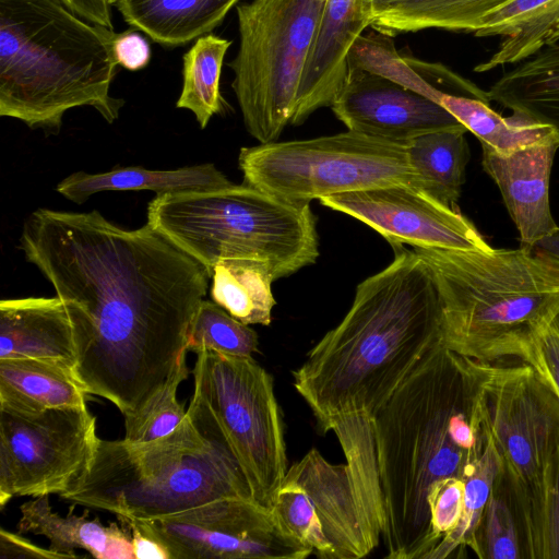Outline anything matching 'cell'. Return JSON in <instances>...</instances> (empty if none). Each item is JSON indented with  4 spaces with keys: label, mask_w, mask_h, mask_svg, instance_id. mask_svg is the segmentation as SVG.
I'll list each match as a JSON object with an SVG mask.
<instances>
[{
    "label": "cell",
    "mask_w": 559,
    "mask_h": 559,
    "mask_svg": "<svg viewBox=\"0 0 559 559\" xmlns=\"http://www.w3.org/2000/svg\"><path fill=\"white\" fill-rule=\"evenodd\" d=\"M19 249L66 306L87 394L136 412L186 359L211 272L147 222L126 229L96 210L37 209Z\"/></svg>",
    "instance_id": "1"
},
{
    "label": "cell",
    "mask_w": 559,
    "mask_h": 559,
    "mask_svg": "<svg viewBox=\"0 0 559 559\" xmlns=\"http://www.w3.org/2000/svg\"><path fill=\"white\" fill-rule=\"evenodd\" d=\"M389 559H428L433 485L473 473L489 440L480 361L432 346L373 417Z\"/></svg>",
    "instance_id": "2"
},
{
    "label": "cell",
    "mask_w": 559,
    "mask_h": 559,
    "mask_svg": "<svg viewBox=\"0 0 559 559\" xmlns=\"http://www.w3.org/2000/svg\"><path fill=\"white\" fill-rule=\"evenodd\" d=\"M362 281L343 320L293 372L318 429L347 415L374 417L423 356L441 340L442 311L431 269L414 249Z\"/></svg>",
    "instance_id": "3"
},
{
    "label": "cell",
    "mask_w": 559,
    "mask_h": 559,
    "mask_svg": "<svg viewBox=\"0 0 559 559\" xmlns=\"http://www.w3.org/2000/svg\"><path fill=\"white\" fill-rule=\"evenodd\" d=\"M116 34L61 0H0V116L52 135L76 107L114 123L124 105L110 94Z\"/></svg>",
    "instance_id": "4"
},
{
    "label": "cell",
    "mask_w": 559,
    "mask_h": 559,
    "mask_svg": "<svg viewBox=\"0 0 559 559\" xmlns=\"http://www.w3.org/2000/svg\"><path fill=\"white\" fill-rule=\"evenodd\" d=\"M414 250L439 292L440 343L456 354L521 360L559 309V262L532 249Z\"/></svg>",
    "instance_id": "5"
},
{
    "label": "cell",
    "mask_w": 559,
    "mask_h": 559,
    "mask_svg": "<svg viewBox=\"0 0 559 559\" xmlns=\"http://www.w3.org/2000/svg\"><path fill=\"white\" fill-rule=\"evenodd\" d=\"M59 496L135 520H155L224 498L253 499L225 439L200 431L187 415L173 432L154 441L99 439L88 468Z\"/></svg>",
    "instance_id": "6"
},
{
    "label": "cell",
    "mask_w": 559,
    "mask_h": 559,
    "mask_svg": "<svg viewBox=\"0 0 559 559\" xmlns=\"http://www.w3.org/2000/svg\"><path fill=\"white\" fill-rule=\"evenodd\" d=\"M147 223L213 274L225 259L264 261L273 280L319 257L317 218L309 204L282 200L246 183L156 195Z\"/></svg>",
    "instance_id": "7"
},
{
    "label": "cell",
    "mask_w": 559,
    "mask_h": 559,
    "mask_svg": "<svg viewBox=\"0 0 559 559\" xmlns=\"http://www.w3.org/2000/svg\"><path fill=\"white\" fill-rule=\"evenodd\" d=\"M336 435L345 464L311 449L290 466L270 510L290 535L322 559H359L378 545L384 528L373 418L338 419Z\"/></svg>",
    "instance_id": "8"
},
{
    "label": "cell",
    "mask_w": 559,
    "mask_h": 559,
    "mask_svg": "<svg viewBox=\"0 0 559 559\" xmlns=\"http://www.w3.org/2000/svg\"><path fill=\"white\" fill-rule=\"evenodd\" d=\"M325 0H251L236 7L239 46L228 63L247 131L275 142L292 124Z\"/></svg>",
    "instance_id": "9"
},
{
    "label": "cell",
    "mask_w": 559,
    "mask_h": 559,
    "mask_svg": "<svg viewBox=\"0 0 559 559\" xmlns=\"http://www.w3.org/2000/svg\"><path fill=\"white\" fill-rule=\"evenodd\" d=\"M187 416L205 433L225 439L253 499L269 508L287 472L281 409L272 376L252 357L197 353Z\"/></svg>",
    "instance_id": "10"
},
{
    "label": "cell",
    "mask_w": 559,
    "mask_h": 559,
    "mask_svg": "<svg viewBox=\"0 0 559 559\" xmlns=\"http://www.w3.org/2000/svg\"><path fill=\"white\" fill-rule=\"evenodd\" d=\"M238 165L243 183L296 204L391 186L420 189L407 144L350 130L242 147Z\"/></svg>",
    "instance_id": "11"
},
{
    "label": "cell",
    "mask_w": 559,
    "mask_h": 559,
    "mask_svg": "<svg viewBox=\"0 0 559 559\" xmlns=\"http://www.w3.org/2000/svg\"><path fill=\"white\" fill-rule=\"evenodd\" d=\"M99 438L87 405L26 412L0 405V504L14 496L68 491L88 468Z\"/></svg>",
    "instance_id": "12"
},
{
    "label": "cell",
    "mask_w": 559,
    "mask_h": 559,
    "mask_svg": "<svg viewBox=\"0 0 559 559\" xmlns=\"http://www.w3.org/2000/svg\"><path fill=\"white\" fill-rule=\"evenodd\" d=\"M485 420L514 492L535 483L559 447V397L527 362H481Z\"/></svg>",
    "instance_id": "13"
},
{
    "label": "cell",
    "mask_w": 559,
    "mask_h": 559,
    "mask_svg": "<svg viewBox=\"0 0 559 559\" xmlns=\"http://www.w3.org/2000/svg\"><path fill=\"white\" fill-rule=\"evenodd\" d=\"M135 521L167 548L170 559H304L312 554L253 499L224 498Z\"/></svg>",
    "instance_id": "14"
},
{
    "label": "cell",
    "mask_w": 559,
    "mask_h": 559,
    "mask_svg": "<svg viewBox=\"0 0 559 559\" xmlns=\"http://www.w3.org/2000/svg\"><path fill=\"white\" fill-rule=\"evenodd\" d=\"M322 205L357 218L392 248L491 250L475 225L455 206L424 190L391 186L344 192L320 199Z\"/></svg>",
    "instance_id": "15"
},
{
    "label": "cell",
    "mask_w": 559,
    "mask_h": 559,
    "mask_svg": "<svg viewBox=\"0 0 559 559\" xmlns=\"http://www.w3.org/2000/svg\"><path fill=\"white\" fill-rule=\"evenodd\" d=\"M331 108L347 130L395 143L407 144L431 132L467 131L439 103L352 64Z\"/></svg>",
    "instance_id": "16"
},
{
    "label": "cell",
    "mask_w": 559,
    "mask_h": 559,
    "mask_svg": "<svg viewBox=\"0 0 559 559\" xmlns=\"http://www.w3.org/2000/svg\"><path fill=\"white\" fill-rule=\"evenodd\" d=\"M481 146V165L499 188L523 248L559 230L554 219L549 185L559 142L555 133L522 147L500 152Z\"/></svg>",
    "instance_id": "17"
},
{
    "label": "cell",
    "mask_w": 559,
    "mask_h": 559,
    "mask_svg": "<svg viewBox=\"0 0 559 559\" xmlns=\"http://www.w3.org/2000/svg\"><path fill=\"white\" fill-rule=\"evenodd\" d=\"M368 26L366 0H325L301 76L293 126L332 106L347 74L349 51Z\"/></svg>",
    "instance_id": "18"
},
{
    "label": "cell",
    "mask_w": 559,
    "mask_h": 559,
    "mask_svg": "<svg viewBox=\"0 0 559 559\" xmlns=\"http://www.w3.org/2000/svg\"><path fill=\"white\" fill-rule=\"evenodd\" d=\"M34 358L74 370L72 324L58 297H26L0 301V359Z\"/></svg>",
    "instance_id": "19"
},
{
    "label": "cell",
    "mask_w": 559,
    "mask_h": 559,
    "mask_svg": "<svg viewBox=\"0 0 559 559\" xmlns=\"http://www.w3.org/2000/svg\"><path fill=\"white\" fill-rule=\"evenodd\" d=\"M17 531L41 535L49 540V549L79 558L74 549H84L97 559H134L129 533L116 523L103 525L86 514L61 516L52 511L48 496L36 497L21 508Z\"/></svg>",
    "instance_id": "20"
},
{
    "label": "cell",
    "mask_w": 559,
    "mask_h": 559,
    "mask_svg": "<svg viewBox=\"0 0 559 559\" xmlns=\"http://www.w3.org/2000/svg\"><path fill=\"white\" fill-rule=\"evenodd\" d=\"M477 37L501 36L496 52L476 72L520 63L559 41V0H510L486 14Z\"/></svg>",
    "instance_id": "21"
},
{
    "label": "cell",
    "mask_w": 559,
    "mask_h": 559,
    "mask_svg": "<svg viewBox=\"0 0 559 559\" xmlns=\"http://www.w3.org/2000/svg\"><path fill=\"white\" fill-rule=\"evenodd\" d=\"M212 163L157 170L142 166L116 167L105 173L75 171L56 187L67 200L82 204L102 191L151 190L156 195L168 192L212 190L231 185Z\"/></svg>",
    "instance_id": "22"
},
{
    "label": "cell",
    "mask_w": 559,
    "mask_h": 559,
    "mask_svg": "<svg viewBox=\"0 0 559 559\" xmlns=\"http://www.w3.org/2000/svg\"><path fill=\"white\" fill-rule=\"evenodd\" d=\"M487 96L513 116L550 128L559 142V41L506 72Z\"/></svg>",
    "instance_id": "23"
},
{
    "label": "cell",
    "mask_w": 559,
    "mask_h": 559,
    "mask_svg": "<svg viewBox=\"0 0 559 559\" xmlns=\"http://www.w3.org/2000/svg\"><path fill=\"white\" fill-rule=\"evenodd\" d=\"M240 0H118L132 28L164 47L185 46L212 33Z\"/></svg>",
    "instance_id": "24"
},
{
    "label": "cell",
    "mask_w": 559,
    "mask_h": 559,
    "mask_svg": "<svg viewBox=\"0 0 559 559\" xmlns=\"http://www.w3.org/2000/svg\"><path fill=\"white\" fill-rule=\"evenodd\" d=\"M86 394L72 368L34 358L0 359V405L26 412L85 406Z\"/></svg>",
    "instance_id": "25"
},
{
    "label": "cell",
    "mask_w": 559,
    "mask_h": 559,
    "mask_svg": "<svg viewBox=\"0 0 559 559\" xmlns=\"http://www.w3.org/2000/svg\"><path fill=\"white\" fill-rule=\"evenodd\" d=\"M510 0H366L370 27L385 35L437 28L475 32Z\"/></svg>",
    "instance_id": "26"
},
{
    "label": "cell",
    "mask_w": 559,
    "mask_h": 559,
    "mask_svg": "<svg viewBox=\"0 0 559 559\" xmlns=\"http://www.w3.org/2000/svg\"><path fill=\"white\" fill-rule=\"evenodd\" d=\"M269 265L261 260L236 258L216 263L211 298L245 324L270 325L276 305Z\"/></svg>",
    "instance_id": "27"
},
{
    "label": "cell",
    "mask_w": 559,
    "mask_h": 559,
    "mask_svg": "<svg viewBox=\"0 0 559 559\" xmlns=\"http://www.w3.org/2000/svg\"><path fill=\"white\" fill-rule=\"evenodd\" d=\"M465 130L424 134L407 143L411 163L420 179V189L454 206L465 180L469 158Z\"/></svg>",
    "instance_id": "28"
},
{
    "label": "cell",
    "mask_w": 559,
    "mask_h": 559,
    "mask_svg": "<svg viewBox=\"0 0 559 559\" xmlns=\"http://www.w3.org/2000/svg\"><path fill=\"white\" fill-rule=\"evenodd\" d=\"M230 45V40L210 33L197 38L182 57V86L176 107L190 110L201 129L224 111L219 83Z\"/></svg>",
    "instance_id": "29"
},
{
    "label": "cell",
    "mask_w": 559,
    "mask_h": 559,
    "mask_svg": "<svg viewBox=\"0 0 559 559\" xmlns=\"http://www.w3.org/2000/svg\"><path fill=\"white\" fill-rule=\"evenodd\" d=\"M514 496L522 520L526 557L559 559V447L535 483Z\"/></svg>",
    "instance_id": "30"
},
{
    "label": "cell",
    "mask_w": 559,
    "mask_h": 559,
    "mask_svg": "<svg viewBox=\"0 0 559 559\" xmlns=\"http://www.w3.org/2000/svg\"><path fill=\"white\" fill-rule=\"evenodd\" d=\"M437 103L451 112L480 142L500 152H509L542 140L552 130L515 116L504 118L489 103L465 95L441 92Z\"/></svg>",
    "instance_id": "31"
},
{
    "label": "cell",
    "mask_w": 559,
    "mask_h": 559,
    "mask_svg": "<svg viewBox=\"0 0 559 559\" xmlns=\"http://www.w3.org/2000/svg\"><path fill=\"white\" fill-rule=\"evenodd\" d=\"M473 552L480 559L527 558L520 510L504 469L481 514Z\"/></svg>",
    "instance_id": "32"
},
{
    "label": "cell",
    "mask_w": 559,
    "mask_h": 559,
    "mask_svg": "<svg viewBox=\"0 0 559 559\" xmlns=\"http://www.w3.org/2000/svg\"><path fill=\"white\" fill-rule=\"evenodd\" d=\"M503 469L502 459L490 437L473 473L465 479L463 513L456 528L443 538L428 559L460 556L475 547V534L492 487Z\"/></svg>",
    "instance_id": "33"
},
{
    "label": "cell",
    "mask_w": 559,
    "mask_h": 559,
    "mask_svg": "<svg viewBox=\"0 0 559 559\" xmlns=\"http://www.w3.org/2000/svg\"><path fill=\"white\" fill-rule=\"evenodd\" d=\"M258 334L214 301L202 300L191 320L187 349L195 354L212 350L236 357H251L258 350Z\"/></svg>",
    "instance_id": "34"
},
{
    "label": "cell",
    "mask_w": 559,
    "mask_h": 559,
    "mask_svg": "<svg viewBox=\"0 0 559 559\" xmlns=\"http://www.w3.org/2000/svg\"><path fill=\"white\" fill-rule=\"evenodd\" d=\"M187 361L183 359L145 404L134 413L123 415L124 440L145 443L173 432L185 419L187 409L177 400L179 384L188 377Z\"/></svg>",
    "instance_id": "35"
},
{
    "label": "cell",
    "mask_w": 559,
    "mask_h": 559,
    "mask_svg": "<svg viewBox=\"0 0 559 559\" xmlns=\"http://www.w3.org/2000/svg\"><path fill=\"white\" fill-rule=\"evenodd\" d=\"M348 64L390 79L435 102L442 92L418 74L406 58L400 57L390 36L382 33L361 35L349 51Z\"/></svg>",
    "instance_id": "36"
},
{
    "label": "cell",
    "mask_w": 559,
    "mask_h": 559,
    "mask_svg": "<svg viewBox=\"0 0 559 559\" xmlns=\"http://www.w3.org/2000/svg\"><path fill=\"white\" fill-rule=\"evenodd\" d=\"M464 489L465 481L460 478L440 480L431 488L428 506L436 546L456 528L463 513Z\"/></svg>",
    "instance_id": "37"
},
{
    "label": "cell",
    "mask_w": 559,
    "mask_h": 559,
    "mask_svg": "<svg viewBox=\"0 0 559 559\" xmlns=\"http://www.w3.org/2000/svg\"><path fill=\"white\" fill-rule=\"evenodd\" d=\"M521 361L531 365L559 397V334L550 325L531 343Z\"/></svg>",
    "instance_id": "38"
},
{
    "label": "cell",
    "mask_w": 559,
    "mask_h": 559,
    "mask_svg": "<svg viewBox=\"0 0 559 559\" xmlns=\"http://www.w3.org/2000/svg\"><path fill=\"white\" fill-rule=\"evenodd\" d=\"M114 52L118 66L128 71L146 68L152 56L146 38L132 27L116 34Z\"/></svg>",
    "instance_id": "39"
},
{
    "label": "cell",
    "mask_w": 559,
    "mask_h": 559,
    "mask_svg": "<svg viewBox=\"0 0 559 559\" xmlns=\"http://www.w3.org/2000/svg\"><path fill=\"white\" fill-rule=\"evenodd\" d=\"M0 558L1 559H70L68 556L44 549L4 528L0 530Z\"/></svg>",
    "instance_id": "40"
},
{
    "label": "cell",
    "mask_w": 559,
    "mask_h": 559,
    "mask_svg": "<svg viewBox=\"0 0 559 559\" xmlns=\"http://www.w3.org/2000/svg\"><path fill=\"white\" fill-rule=\"evenodd\" d=\"M129 533L134 559H170L167 548L133 519L118 518Z\"/></svg>",
    "instance_id": "41"
},
{
    "label": "cell",
    "mask_w": 559,
    "mask_h": 559,
    "mask_svg": "<svg viewBox=\"0 0 559 559\" xmlns=\"http://www.w3.org/2000/svg\"><path fill=\"white\" fill-rule=\"evenodd\" d=\"M74 13L86 21L114 28L111 7L108 0H61Z\"/></svg>",
    "instance_id": "42"
},
{
    "label": "cell",
    "mask_w": 559,
    "mask_h": 559,
    "mask_svg": "<svg viewBox=\"0 0 559 559\" xmlns=\"http://www.w3.org/2000/svg\"><path fill=\"white\" fill-rule=\"evenodd\" d=\"M532 250L559 262V230L537 242Z\"/></svg>",
    "instance_id": "43"
},
{
    "label": "cell",
    "mask_w": 559,
    "mask_h": 559,
    "mask_svg": "<svg viewBox=\"0 0 559 559\" xmlns=\"http://www.w3.org/2000/svg\"><path fill=\"white\" fill-rule=\"evenodd\" d=\"M550 326L559 334V309L556 312V314L554 316V318L550 322Z\"/></svg>",
    "instance_id": "44"
}]
</instances>
